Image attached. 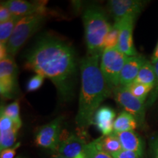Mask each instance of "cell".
<instances>
[{
    "label": "cell",
    "mask_w": 158,
    "mask_h": 158,
    "mask_svg": "<svg viewBox=\"0 0 158 158\" xmlns=\"http://www.w3.org/2000/svg\"><path fill=\"white\" fill-rule=\"evenodd\" d=\"M26 68L48 78L61 100L74 97L77 62L70 44L54 37H41L26 55Z\"/></svg>",
    "instance_id": "obj_1"
},
{
    "label": "cell",
    "mask_w": 158,
    "mask_h": 158,
    "mask_svg": "<svg viewBox=\"0 0 158 158\" xmlns=\"http://www.w3.org/2000/svg\"><path fill=\"white\" fill-rule=\"evenodd\" d=\"M100 55L87 54L79 62L81 91L76 122L82 129L92 124L100 104L113 93L100 70Z\"/></svg>",
    "instance_id": "obj_2"
},
{
    "label": "cell",
    "mask_w": 158,
    "mask_h": 158,
    "mask_svg": "<svg viewBox=\"0 0 158 158\" xmlns=\"http://www.w3.org/2000/svg\"><path fill=\"white\" fill-rule=\"evenodd\" d=\"M82 19L88 55H101L105 40L112 27L106 13L99 7L92 6L85 10Z\"/></svg>",
    "instance_id": "obj_3"
},
{
    "label": "cell",
    "mask_w": 158,
    "mask_h": 158,
    "mask_svg": "<svg viewBox=\"0 0 158 158\" xmlns=\"http://www.w3.org/2000/svg\"><path fill=\"white\" fill-rule=\"evenodd\" d=\"M45 16V13H37L19 20L7 44L10 56H14L26 42L38 30L44 22Z\"/></svg>",
    "instance_id": "obj_4"
},
{
    "label": "cell",
    "mask_w": 158,
    "mask_h": 158,
    "mask_svg": "<svg viewBox=\"0 0 158 158\" xmlns=\"http://www.w3.org/2000/svg\"><path fill=\"white\" fill-rule=\"evenodd\" d=\"M127 57L117 48H107L102 51L100 62V70L112 90L119 86L120 74Z\"/></svg>",
    "instance_id": "obj_5"
},
{
    "label": "cell",
    "mask_w": 158,
    "mask_h": 158,
    "mask_svg": "<svg viewBox=\"0 0 158 158\" xmlns=\"http://www.w3.org/2000/svg\"><path fill=\"white\" fill-rule=\"evenodd\" d=\"M18 68L13 56L0 60V94L4 99H12L18 93Z\"/></svg>",
    "instance_id": "obj_6"
},
{
    "label": "cell",
    "mask_w": 158,
    "mask_h": 158,
    "mask_svg": "<svg viewBox=\"0 0 158 158\" xmlns=\"http://www.w3.org/2000/svg\"><path fill=\"white\" fill-rule=\"evenodd\" d=\"M114 99L125 111L132 114L136 118L138 123L143 125L145 122V114L147 105L136 98L129 89L124 86H118L113 90Z\"/></svg>",
    "instance_id": "obj_7"
},
{
    "label": "cell",
    "mask_w": 158,
    "mask_h": 158,
    "mask_svg": "<svg viewBox=\"0 0 158 158\" xmlns=\"http://www.w3.org/2000/svg\"><path fill=\"white\" fill-rule=\"evenodd\" d=\"M62 116H59L49 123L37 128L35 135L36 145L52 151H57L62 134Z\"/></svg>",
    "instance_id": "obj_8"
},
{
    "label": "cell",
    "mask_w": 158,
    "mask_h": 158,
    "mask_svg": "<svg viewBox=\"0 0 158 158\" xmlns=\"http://www.w3.org/2000/svg\"><path fill=\"white\" fill-rule=\"evenodd\" d=\"M145 2L138 0H110L108 2V10L116 21L129 15L138 16L143 9Z\"/></svg>",
    "instance_id": "obj_9"
},
{
    "label": "cell",
    "mask_w": 158,
    "mask_h": 158,
    "mask_svg": "<svg viewBox=\"0 0 158 158\" xmlns=\"http://www.w3.org/2000/svg\"><path fill=\"white\" fill-rule=\"evenodd\" d=\"M137 16L129 15L124 17L121 21L119 38L117 48L127 56H133L138 55L133 42V31L134 23Z\"/></svg>",
    "instance_id": "obj_10"
},
{
    "label": "cell",
    "mask_w": 158,
    "mask_h": 158,
    "mask_svg": "<svg viewBox=\"0 0 158 158\" xmlns=\"http://www.w3.org/2000/svg\"><path fill=\"white\" fill-rule=\"evenodd\" d=\"M86 146L82 138L75 134L62 133L57 152L67 158H75L84 152Z\"/></svg>",
    "instance_id": "obj_11"
},
{
    "label": "cell",
    "mask_w": 158,
    "mask_h": 158,
    "mask_svg": "<svg viewBox=\"0 0 158 158\" xmlns=\"http://www.w3.org/2000/svg\"><path fill=\"white\" fill-rule=\"evenodd\" d=\"M5 2L13 16L20 19L37 13H45L46 11L44 2H29L23 0H9Z\"/></svg>",
    "instance_id": "obj_12"
},
{
    "label": "cell",
    "mask_w": 158,
    "mask_h": 158,
    "mask_svg": "<svg viewBox=\"0 0 158 158\" xmlns=\"http://www.w3.org/2000/svg\"><path fill=\"white\" fill-rule=\"evenodd\" d=\"M146 61L145 57L141 55L128 56L120 74L119 86L127 87L135 81L140 69Z\"/></svg>",
    "instance_id": "obj_13"
},
{
    "label": "cell",
    "mask_w": 158,
    "mask_h": 158,
    "mask_svg": "<svg viewBox=\"0 0 158 158\" xmlns=\"http://www.w3.org/2000/svg\"><path fill=\"white\" fill-rule=\"evenodd\" d=\"M116 113L108 106H101L94 114L92 124L102 134L107 135L114 133V123L115 121Z\"/></svg>",
    "instance_id": "obj_14"
},
{
    "label": "cell",
    "mask_w": 158,
    "mask_h": 158,
    "mask_svg": "<svg viewBox=\"0 0 158 158\" xmlns=\"http://www.w3.org/2000/svg\"><path fill=\"white\" fill-rule=\"evenodd\" d=\"M115 133L119 140L122 149L134 152L141 157L143 156L144 150L143 141L134 130Z\"/></svg>",
    "instance_id": "obj_15"
},
{
    "label": "cell",
    "mask_w": 158,
    "mask_h": 158,
    "mask_svg": "<svg viewBox=\"0 0 158 158\" xmlns=\"http://www.w3.org/2000/svg\"><path fill=\"white\" fill-rule=\"evenodd\" d=\"M138 122L134 116L125 110L118 114L114 123V133L131 131L138 127Z\"/></svg>",
    "instance_id": "obj_16"
},
{
    "label": "cell",
    "mask_w": 158,
    "mask_h": 158,
    "mask_svg": "<svg viewBox=\"0 0 158 158\" xmlns=\"http://www.w3.org/2000/svg\"><path fill=\"white\" fill-rule=\"evenodd\" d=\"M94 142L100 149L110 155H113L122 149L119 140L115 133L107 135H102L101 137L94 140Z\"/></svg>",
    "instance_id": "obj_17"
},
{
    "label": "cell",
    "mask_w": 158,
    "mask_h": 158,
    "mask_svg": "<svg viewBox=\"0 0 158 158\" xmlns=\"http://www.w3.org/2000/svg\"><path fill=\"white\" fill-rule=\"evenodd\" d=\"M135 81L154 88L155 84V71L154 64L150 61L147 60L143 64Z\"/></svg>",
    "instance_id": "obj_18"
},
{
    "label": "cell",
    "mask_w": 158,
    "mask_h": 158,
    "mask_svg": "<svg viewBox=\"0 0 158 158\" xmlns=\"http://www.w3.org/2000/svg\"><path fill=\"white\" fill-rule=\"evenodd\" d=\"M20 19V18L13 16L9 21L0 23V45H7Z\"/></svg>",
    "instance_id": "obj_19"
},
{
    "label": "cell",
    "mask_w": 158,
    "mask_h": 158,
    "mask_svg": "<svg viewBox=\"0 0 158 158\" xmlns=\"http://www.w3.org/2000/svg\"><path fill=\"white\" fill-rule=\"evenodd\" d=\"M127 88L133 95L144 102L147 100L149 94L151 93L153 89L152 86H147V85L140 84L135 81L132 83L131 84L127 86Z\"/></svg>",
    "instance_id": "obj_20"
},
{
    "label": "cell",
    "mask_w": 158,
    "mask_h": 158,
    "mask_svg": "<svg viewBox=\"0 0 158 158\" xmlns=\"http://www.w3.org/2000/svg\"><path fill=\"white\" fill-rule=\"evenodd\" d=\"M121 21H116L110 28L104 42V50L107 48H117L118 38H119Z\"/></svg>",
    "instance_id": "obj_21"
},
{
    "label": "cell",
    "mask_w": 158,
    "mask_h": 158,
    "mask_svg": "<svg viewBox=\"0 0 158 158\" xmlns=\"http://www.w3.org/2000/svg\"><path fill=\"white\" fill-rule=\"evenodd\" d=\"M20 128L15 127L5 132H0V149H8L15 145Z\"/></svg>",
    "instance_id": "obj_22"
},
{
    "label": "cell",
    "mask_w": 158,
    "mask_h": 158,
    "mask_svg": "<svg viewBox=\"0 0 158 158\" xmlns=\"http://www.w3.org/2000/svg\"><path fill=\"white\" fill-rule=\"evenodd\" d=\"M1 112L10 118L15 123L21 127V117H20V106L19 100H15L12 103L7 105V106H1Z\"/></svg>",
    "instance_id": "obj_23"
},
{
    "label": "cell",
    "mask_w": 158,
    "mask_h": 158,
    "mask_svg": "<svg viewBox=\"0 0 158 158\" xmlns=\"http://www.w3.org/2000/svg\"><path fill=\"white\" fill-rule=\"evenodd\" d=\"M84 153L87 158H114L111 155L100 149L94 141L86 144Z\"/></svg>",
    "instance_id": "obj_24"
},
{
    "label": "cell",
    "mask_w": 158,
    "mask_h": 158,
    "mask_svg": "<svg viewBox=\"0 0 158 158\" xmlns=\"http://www.w3.org/2000/svg\"><path fill=\"white\" fill-rule=\"evenodd\" d=\"M15 127L21 128V126L15 123L10 118L1 112L0 113V132L7 131Z\"/></svg>",
    "instance_id": "obj_25"
},
{
    "label": "cell",
    "mask_w": 158,
    "mask_h": 158,
    "mask_svg": "<svg viewBox=\"0 0 158 158\" xmlns=\"http://www.w3.org/2000/svg\"><path fill=\"white\" fill-rule=\"evenodd\" d=\"M154 68H155V84L152 91L150 93L147 104H146L147 107H149V106H152L153 104H155L156 100L158 98V61L154 64Z\"/></svg>",
    "instance_id": "obj_26"
},
{
    "label": "cell",
    "mask_w": 158,
    "mask_h": 158,
    "mask_svg": "<svg viewBox=\"0 0 158 158\" xmlns=\"http://www.w3.org/2000/svg\"><path fill=\"white\" fill-rule=\"evenodd\" d=\"M44 77L40 74H36L29 79L27 84V90L28 92H35L42 86Z\"/></svg>",
    "instance_id": "obj_27"
},
{
    "label": "cell",
    "mask_w": 158,
    "mask_h": 158,
    "mask_svg": "<svg viewBox=\"0 0 158 158\" xmlns=\"http://www.w3.org/2000/svg\"><path fill=\"white\" fill-rule=\"evenodd\" d=\"M13 15L5 2H1L0 5V23L6 22L12 19Z\"/></svg>",
    "instance_id": "obj_28"
},
{
    "label": "cell",
    "mask_w": 158,
    "mask_h": 158,
    "mask_svg": "<svg viewBox=\"0 0 158 158\" xmlns=\"http://www.w3.org/2000/svg\"><path fill=\"white\" fill-rule=\"evenodd\" d=\"M111 155L114 158H141V156H140L138 154L123 149Z\"/></svg>",
    "instance_id": "obj_29"
},
{
    "label": "cell",
    "mask_w": 158,
    "mask_h": 158,
    "mask_svg": "<svg viewBox=\"0 0 158 158\" xmlns=\"http://www.w3.org/2000/svg\"><path fill=\"white\" fill-rule=\"evenodd\" d=\"M20 145H21V143H15L13 147L1 151L0 158H14L15 152H16V150L19 149Z\"/></svg>",
    "instance_id": "obj_30"
},
{
    "label": "cell",
    "mask_w": 158,
    "mask_h": 158,
    "mask_svg": "<svg viewBox=\"0 0 158 158\" xmlns=\"http://www.w3.org/2000/svg\"><path fill=\"white\" fill-rule=\"evenodd\" d=\"M152 158H158V136L152 143Z\"/></svg>",
    "instance_id": "obj_31"
},
{
    "label": "cell",
    "mask_w": 158,
    "mask_h": 158,
    "mask_svg": "<svg viewBox=\"0 0 158 158\" xmlns=\"http://www.w3.org/2000/svg\"><path fill=\"white\" fill-rule=\"evenodd\" d=\"M8 51H7V45H0V60H2L7 58L9 56Z\"/></svg>",
    "instance_id": "obj_32"
},
{
    "label": "cell",
    "mask_w": 158,
    "mask_h": 158,
    "mask_svg": "<svg viewBox=\"0 0 158 158\" xmlns=\"http://www.w3.org/2000/svg\"><path fill=\"white\" fill-rule=\"evenodd\" d=\"M158 61V42L157 43V45H156L155 51H154L151 57V60L150 62L152 63L153 64H155L156 62Z\"/></svg>",
    "instance_id": "obj_33"
},
{
    "label": "cell",
    "mask_w": 158,
    "mask_h": 158,
    "mask_svg": "<svg viewBox=\"0 0 158 158\" xmlns=\"http://www.w3.org/2000/svg\"><path fill=\"white\" fill-rule=\"evenodd\" d=\"M75 158H87V157H86V155H85V153L84 152L80 154V155H78L76 157H75Z\"/></svg>",
    "instance_id": "obj_34"
},
{
    "label": "cell",
    "mask_w": 158,
    "mask_h": 158,
    "mask_svg": "<svg viewBox=\"0 0 158 158\" xmlns=\"http://www.w3.org/2000/svg\"><path fill=\"white\" fill-rule=\"evenodd\" d=\"M51 158H67V157H64V156H62V155H54V157H52Z\"/></svg>",
    "instance_id": "obj_35"
},
{
    "label": "cell",
    "mask_w": 158,
    "mask_h": 158,
    "mask_svg": "<svg viewBox=\"0 0 158 158\" xmlns=\"http://www.w3.org/2000/svg\"><path fill=\"white\" fill-rule=\"evenodd\" d=\"M15 158H25L24 157H22V156H19V157H15Z\"/></svg>",
    "instance_id": "obj_36"
}]
</instances>
